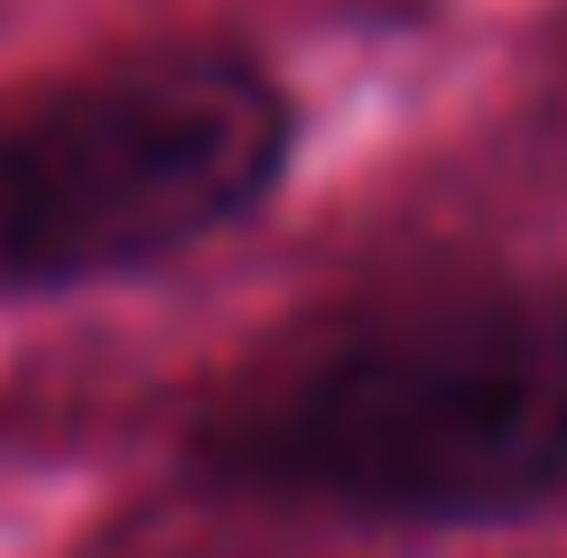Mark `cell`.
Masks as SVG:
<instances>
[{"mask_svg": "<svg viewBox=\"0 0 567 558\" xmlns=\"http://www.w3.org/2000/svg\"><path fill=\"white\" fill-rule=\"evenodd\" d=\"M233 465L353 512L484 521L567 484V289L446 298L307 363Z\"/></svg>", "mask_w": 567, "mask_h": 558, "instance_id": "1", "label": "cell"}, {"mask_svg": "<svg viewBox=\"0 0 567 558\" xmlns=\"http://www.w3.org/2000/svg\"><path fill=\"white\" fill-rule=\"evenodd\" d=\"M289 168V103L251 65L103 75L0 131V289L150 270L243 224Z\"/></svg>", "mask_w": 567, "mask_h": 558, "instance_id": "2", "label": "cell"}]
</instances>
